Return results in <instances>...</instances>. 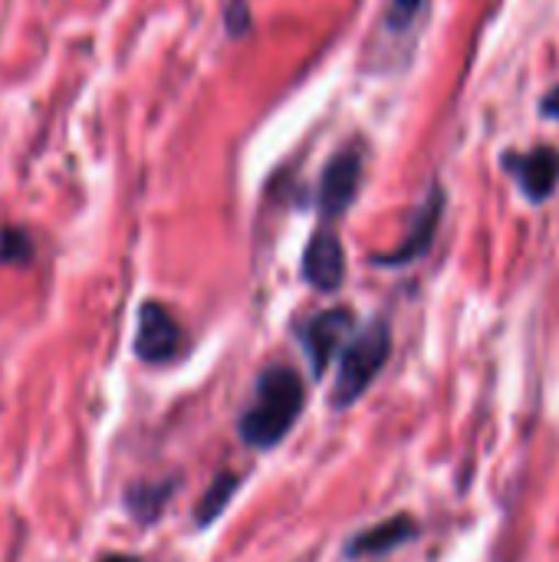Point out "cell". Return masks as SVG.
Masks as SVG:
<instances>
[{
  "label": "cell",
  "mask_w": 559,
  "mask_h": 562,
  "mask_svg": "<svg viewBox=\"0 0 559 562\" xmlns=\"http://www.w3.org/2000/svg\"><path fill=\"white\" fill-rule=\"evenodd\" d=\"M303 405H306V389L293 366L277 362V366L264 369L257 379V389H254V402L237 422L241 441L254 451L277 448L300 422Z\"/></svg>",
  "instance_id": "6da1fadb"
},
{
  "label": "cell",
  "mask_w": 559,
  "mask_h": 562,
  "mask_svg": "<svg viewBox=\"0 0 559 562\" xmlns=\"http://www.w3.org/2000/svg\"><path fill=\"white\" fill-rule=\"evenodd\" d=\"M389 356H392V329L385 319H376V323L362 326L359 333H353L339 352V372H336V385L329 392V405L333 408L356 405L372 389V382L385 369Z\"/></svg>",
  "instance_id": "7a4b0ae2"
},
{
  "label": "cell",
  "mask_w": 559,
  "mask_h": 562,
  "mask_svg": "<svg viewBox=\"0 0 559 562\" xmlns=\"http://www.w3.org/2000/svg\"><path fill=\"white\" fill-rule=\"evenodd\" d=\"M356 333V316L353 310L346 306H333V310H323L316 316H310L306 323L297 326V336H300V346L310 359V369L313 375L320 379L329 362L343 352V346L349 342V336Z\"/></svg>",
  "instance_id": "3957f363"
},
{
  "label": "cell",
  "mask_w": 559,
  "mask_h": 562,
  "mask_svg": "<svg viewBox=\"0 0 559 562\" xmlns=\"http://www.w3.org/2000/svg\"><path fill=\"white\" fill-rule=\"evenodd\" d=\"M185 346V333L178 326V319L171 316V310L158 300H145L138 306V326H135V356L145 366H161L171 362Z\"/></svg>",
  "instance_id": "277c9868"
},
{
  "label": "cell",
  "mask_w": 559,
  "mask_h": 562,
  "mask_svg": "<svg viewBox=\"0 0 559 562\" xmlns=\"http://www.w3.org/2000/svg\"><path fill=\"white\" fill-rule=\"evenodd\" d=\"M504 168L514 175L517 188L524 191V198L530 204H544L554 198L559 184V151L544 145V148H534V151H507L504 155Z\"/></svg>",
  "instance_id": "5b68a950"
},
{
  "label": "cell",
  "mask_w": 559,
  "mask_h": 562,
  "mask_svg": "<svg viewBox=\"0 0 559 562\" xmlns=\"http://www.w3.org/2000/svg\"><path fill=\"white\" fill-rule=\"evenodd\" d=\"M303 277L320 293H336L343 286L346 250H343V240L329 227H323L310 237V244L303 250Z\"/></svg>",
  "instance_id": "8992f818"
},
{
  "label": "cell",
  "mask_w": 559,
  "mask_h": 562,
  "mask_svg": "<svg viewBox=\"0 0 559 562\" xmlns=\"http://www.w3.org/2000/svg\"><path fill=\"white\" fill-rule=\"evenodd\" d=\"M359 181H362V155L356 148L339 151L326 165L323 181H320V211H323L326 221L339 217L356 201Z\"/></svg>",
  "instance_id": "52a82bcc"
},
{
  "label": "cell",
  "mask_w": 559,
  "mask_h": 562,
  "mask_svg": "<svg viewBox=\"0 0 559 562\" xmlns=\"http://www.w3.org/2000/svg\"><path fill=\"white\" fill-rule=\"evenodd\" d=\"M441 214H445V191L441 188H432L428 201L418 207V214H415V221L409 227V237L392 254L376 257V263H382V267H405V263H415L418 257H425L432 250V244H435Z\"/></svg>",
  "instance_id": "ba28073f"
},
{
  "label": "cell",
  "mask_w": 559,
  "mask_h": 562,
  "mask_svg": "<svg viewBox=\"0 0 559 562\" xmlns=\"http://www.w3.org/2000/svg\"><path fill=\"white\" fill-rule=\"evenodd\" d=\"M415 537H418V524L412 517L399 514V517H389L376 527L359 530L346 543V560H379V557H389L399 547L412 543Z\"/></svg>",
  "instance_id": "9c48e42d"
},
{
  "label": "cell",
  "mask_w": 559,
  "mask_h": 562,
  "mask_svg": "<svg viewBox=\"0 0 559 562\" xmlns=\"http://www.w3.org/2000/svg\"><path fill=\"white\" fill-rule=\"evenodd\" d=\"M237 487H241V477H237V474H231V471L217 474V477L211 481V487L204 491V497L198 501L194 524H198V527H211V524L224 514V507L231 504V497L237 494Z\"/></svg>",
  "instance_id": "30bf717a"
},
{
  "label": "cell",
  "mask_w": 559,
  "mask_h": 562,
  "mask_svg": "<svg viewBox=\"0 0 559 562\" xmlns=\"http://www.w3.org/2000/svg\"><path fill=\"white\" fill-rule=\"evenodd\" d=\"M171 491H175V484H155V487H148V484H138V487H132L128 494H125V507H128V514L138 520V524H152L158 514H161V507L168 504V497H171Z\"/></svg>",
  "instance_id": "8fae6325"
},
{
  "label": "cell",
  "mask_w": 559,
  "mask_h": 562,
  "mask_svg": "<svg viewBox=\"0 0 559 562\" xmlns=\"http://www.w3.org/2000/svg\"><path fill=\"white\" fill-rule=\"evenodd\" d=\"M33 260V240L20 227H3L0 231V263L7 267H26Z\"/></svg>",
  "instance_id": "7c38bea8"
},
{
  "label": "cell",
  "mask_w": 559,
  "mask_h": 562,
  "mask_svg": "<svg viewBox=\"0 0 559 562\" xmlns=\"http://www.w3.org/2000/svg\"><path fill=\"white\" fill-rule=\"evenodd\" d=\"M425 0H392L389 3V26L392 30H405L412 23V16L422 10Z\"/></svg>",
  "instance_id": "4fadbf2b"
},
{
  "label": "cell",
  "mask_w": 559,
  "mask_h": 562,
  "mask_svg": "<svg viewBox=\"0 0 559 562\" xmlns=\"http://www.w3.org/2000/svg\"><path fill=\"white\" fill-rule=\"evenodd\" d=\"M247 23H250L247 0H231V3H227V30L237 36V33H244V30H247Z\"/></svg>",
  "instance_id": "5bb4252c"
},
{
  "label": "cell",
  "mask_w": 559,
  "mask_h": 562,
  "mask_svg": "<svg viewBox=\"0 0 559 562\" xmlns=\"http://www.w3.org/2000/svg\"><path fill=\"white\" fill-rule=\"evenodd\" d=\"M540 112H544L547 119H559V82L540 99Z\"/></svg>",
  "instance_id": "9a60e30c"
},
{
  "label": "cell",
  "mask_w": 559,
  "mask_h": 562,
  "mask_svg": "<svg viewBox=\"0 0 559 562\" xmlns=\"http://www.w3.org/2000/svg\"><path fill=\"white\" fill-rule=\"evenodd\" d=\"M102 562H142L138 557H125V553H115V557H105Z\"/></svg>",
  "instance_id": "2e32d148"
}]
</instances>
